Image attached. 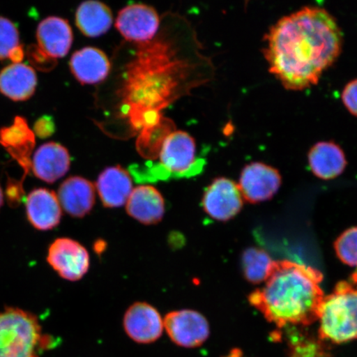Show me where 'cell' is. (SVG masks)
<instances>
[{
    "label": "cell",
    "instance_id": "23",
    "mask_svg": "<svg viewBox=\"0 0 357 357\" xmlns=\"http://www.w3.org/2000/svg\"><path fill=\"white\" fill-rule=\"evenodd\" d=\"M275 261L261 249L249 248L242 256V268L245 278L254 284L265 282L271 273Z\"/></svg>",
    "mask_w": 357,
    "mask_h": 357
},
{
    "label": "cell",
    "instance_id": "15",
    "mask_svg": "<svg viewBox=\"0 0 357 357\" xmlns=\"http://www.w3.org/2000/svg\"><path fill=\"white\" fill-rule=\"evenodd\" d=\"M307 162L314 175L325 181L342 175L347 166L344 151L333 141L317 142L307 154Z\"/></svg>",
    "mask_w": 357,
    "mask_h": 357
},
{
    "label": "cell",
    "instance_id": "10",
    "mask_svg": "<svg viewBox=\"0 0 357 357\" xmlns=\"http://www.w3.org/2000/svg\"><path fill=\"white\" fill-rule=\"evenodd\" d=\"M243 206V198L239 187L229 178H217L205 190L203 207L214 220H229L241 211Z\"/></svg>",
    "mask_w": 357,
    "mask_h": 357
},
{
    "label": "cell",
    "instance_id": "6",
    "mask_svg": "<svg viewBox=\"0 0 357 357\" xmlns=\"http://www.w3.org/2000/svg\"><path fill=\"white\" fill-rule=\"evenodd\" d=\"M160 166L176 177L198 174L203 164L196 162V144L190 134L177 131L168 134L160 149Z\"/></svg>",
    "mask_w": 357,
    "mask_h": 357
},
{
    "label": "cell",
    "instance_id": "4",
    "mask_svg": "<svg viewBox=\"0 0 357 357\" xmlns=\"http://www.w3.org/2000/svg\"><path fill=\"white\" fill-rule=\"evenodd\" d=\"M51 340L32 312L17 307L0 312V357H40Z\"/></svg>",
    "mask_w": 357,
    "mask_h": 357
},
{
    "label": "cell",
    "instance_id": "19",
    "mask_svg": "<svg viewBox=\"0 0 357 357\" xmlns=\"http://www.w3.org/2000/svg\"><path fill=\"white\" fill-rule=\"evenodd\" d=\"M96 188L105 207H121L133 190L132 178L121 167H108L98 178Z\"/></svg>",
    "mask_w": 357,
    "mask_h": 357
},
{
    "label": "cell",
    "instance_id": "26",
    "mask_svg": "<svg viewBox=\"0 0 357 357\" xmlns=\"http://www.w3.org/2000/svg\"><path fill=\"white\" fill-rule=\"evenodd\" d=\"M342 100L349 113L357 118V78L346 84L342 93Z\"/></svg>",
    "mask_w": 357,
    "mask_h": 357
},
{
    "label": "cell",
    "instance_id": "22",
    "mask_svg": "<svg viewBox=\"0 0 357 357\" xmlns=\"http://www.w3.org/2000/svg\"><path fill=\"white\" fill-rule=\"evenodd\" d=\"M78 29L87 37L96 38L108 32L113 24L110 8L96 0L80 4L75 15Z\"/></svg>",
    "mask_w": 357,
    "mask_h": 357
},
{
    "label": "cell",
    "instance_id": "12",
    "mask_svg": "<svg viewBox=\"0 0 357 357\" xmlns=\"http://www.w3.org/2000/svg\"><path fill=\"white\" fill-rule=\"evenodd\" d=\"M123 327L134 342L149 344L162 337L164 321L158 310L149 303H133L125 312Z\"/></svg>",
    "mask_w": 357,
    "mask_h": 357
},
{
    "label": "cell",
    "instance_id": "9",
    "mask_svg": "<svg viewBox=\"0 0 357 357\" xmlns=\"http://www.w3.org/2000/svg\"><path fill=\"white\" fill-rule=\"evenodd\" d=\"M281 183L282 177L278 169L263 162H252L243 168L238 185L245 201L257 204L273 197Z\"/></svg>",
    "mask_w": 357,
    "mask_h": 357
},
{
    "label": "cell",
    "instance_id": "8",
    "mask_svg": "<svg viewBox=\"0 0 357 357\" xmlns=\"http://www.w3.org/2000/svg\"><path fill=\"white\" fill-rule=\"evenodd\" d=\"M164 327L174 343L187 348L204 344L211 333L206 318L200 312L190 310L169 312L165 318Z\"/></svg>",
    "mask_w": 357,
    "mask_h": 357
},
{
    "label": "cell",
    "instance_id": "7",
    "mask_svg": "<svg viewBox=\"0 0 357 357\" xmlns=\"http://www.w3.org/2000/svg\"><path fill=\"white\" fill-rule=\"evenodd\" d=\"M47 260L53 270L67 280H79L89 271V255L86 248L68 238H57L52 243Z\"/></svg>",
    "mask_w": 357,
    "mask_h": 357
},
{
    "label": "cell",
    "instance_id": "5",
    "mask_svg": "<svg viewBox=\"0 0 357 357\" xmlns=\"http://www.w3.org/2000/svg\"><path fill=\"white\" fill-rule=\"evenodd\" d=\"M319 336L337 344L357 339V288L341 281L324 297L319 319Z\"/></svg>",
    "mask_w": 357,
    "mask_h": 357
},
{
    "label": "cell",
    "instance_id": "1",
    "mask_svg": "<svg viewBox=\"0 0 357 357\" xmlns=\"http://www.w3.org/2000/svg\"><path fill=\"white\" fill-rule=\"evenodd\" d=\"M263 50L271 74L289 91L319 83L341 55L342 32L327 10L305 6L281 17L265 35Z\"/></svg>",
    "mask_w": 357,
    "mask_h": 357
},
{
    "label": "cell",
    "instance_id": "27",
    "mask_svg": "<svg viewBox=\"0 0 357 357\" xmlns=\"http://www.w3.org/2000/svg\"><path fill=\"white\" fill-rule=\"evenodd\" d=\"M3 195L1 187H0V208L3 206Z\"/></svg>",
    "mask_w": 357,
    "mask_h": 357
},
{
    "label": "cell",
    "instance_id": "13",
    "mask_svg": "<svg viewBox=\"0 0 357 357\" xmlns=\"http://www.w3.org/2000/svg\"><path fill=\"white\" fill-rule=\"evenodd\" d=\"M29 221L35 229L48 231L55 229L61 220V206L54 192L47 189H36L26 200Z\"/></svg>",
    "mask_w": 357,
    "mask_h": 357
},
{
    "label": "cell",
    "instance_id": "18",
    "mask_svg": "<svg viewBox=\"0 0 357 357\" xmlns=\"http://www.w3.org/2000/svg\"><path fill=\"white\" fill-rule=\"evenodd\" d=\"M126 205L129 215L142 225H156L164 217V199L153 186L140 185L133 189Z\"/></svg>",
    "mask_w": 357,
    "mask_h": 357
},
{
    "label": "cell",
    "instance_id": "14",
    "mask_svg": "<svg viewBox=\"0 0 357 357\" xmlns=\"http://www.w3.org/2000/svg\"><path fill=\"white\" fill-rule=\"evenodd\" d=\"M56 195L61 208L74 218L87 215L96 203L95 185L87 178L79 176L67 178Z\"/></svg>",
    "mask_w": 357,
    "mask_h": 357
},
{
    "label": "cell",
    "instance_id": "17",
    "mask_svg": "<svg viewBox=\"0 0 357 357\" xmlns=\"http://www.w3.org/2000/svg\"><path fill=\"white\" fill-rule=\"evenodd\" d=\"M39 47L49 57H64L73 43V33L68 22L61 17H49L38 25Z\"/></svg>",
    "mask_w": 357,
    "mask_h": 357
},
{
    "label": "cell",
    "instance_id": "21",
    "mask_svg": "<svg viewBox=\"0 0 357 357\" xmlns=\"http://www.w3.org/2000/svg\"><path fill=\"white\" fill-rule=\"evenodd\" d=\"M38 79L32 67L13 63L0 73V92L15 101L29 99L37 87Z\"/></svg>",
    "mask_w": 357,
    "mask_h": 357
},
{
    "label": "cell",
    "instance_id": "24",
    "mask_svg": "<svg viewBox=\"0 0 357 357\" xmlns=\"http://www.w3.org/2000/svg\"><path fill=\"white\" fill-rule=\"evenodd\" d=\"M10 57L19 63L22 57L20 34L16 26L6 17H0V60Z\"/></svg>",
    "mask_w": 357,
    "mask_h": 357
},
{
    "label": "cell",
    "instance_id": "11",
    "mask_svg": "<svg viewBox=\"0 0 357 357\" xmlns=\"http://www.w3.org/2000/svg\"><path fill=\"white\" fill-rule=\"evenodd\" d=\"M115 25L128 41L146 43L158 33L160 19L153 8L135 3L125 7L119 13Z\"/></svg>",
    "mask_w": 357,
    "mask_h": 357
},
{
    "label": "cell",
    "instance_id": "20",
    "mask_svg": "<svg viewBox=\"0 0 357 357\" xmlns=\"http://www.w3.org/2000/svg\"><path fill=\"white\" fill-rule=\"evenodd\" d=\"M75 77L83 84H93L105 79L110 62L104 52L96 47H84L74 53L70 62Z\"/></svg>",
    "mask_w": 357,
    "mask_h": 357
},
{
    "label": "cell",
    "instance_id": "3",
    "mask_svg": "<svg viewBox=\"0 0 357 357\" xmlns=\"http://www.w3.org/2000/svg\"><path fill=\"white\" fill-rule=\"evenodd\" d=\"M324 276L314 268L298 263L275 261L265 285L250 294L248 300L270 323L310 325L319 319L324 301L320 287Z\"/></svg>",
    "mask_w": 357,
    "mask_h": 357
},
{
    "label": "cell",
    "instance_id": "25",
    "mask_svg": "<svg viewBox=\"0 0 357 357\" xmlns=\"http://www.w3.org/2000/svg\"><path fill=\"white\" fill-rule=\"evenodd\" d=\"M335 252L344 264L357 266V227H351L338 236Z\"/></svg>",
    "mask_w": 357,
    "mask_h": 357
},
{
    "label": "cell",
    "instance_id": "16",
    "mask_svg": "<svg viewBox=\"0 0 357 357\" xmlns=\"http://www.w3.org/2000/svg\"><path fill=\"white\" fill-rule=\"evenodd\" d=\"M70 158L68 151L56 142L40 146L33 159V172L40 180L53 183L68 172Z\"/></svg>",
    "mask_w": 357,
    "mask_h": 357
},
{
    "label": "cell",
    "instance_id": "28",
    "mask_svg": "<svg viewBox=\"0 0 357 357\" xmlns=\"http://www.w3.org/2000/svg\"><path fill=\"white\" fill-rule=\"evenodd\" d=\"M351 279H352V280H354V282L357 285V270L355 272V273H354V275H352Z\"/></svg>",
    "mask_w": 357,
    "mask_h": 357
},
{
    "label": "cell",
    "instance_id": "2",
    "mask_svg": "<svg viewBox=\"0 0 357 357\" xmlns=\"http://www.w3.org/2000/svg\"><path fill=\"white\" fill-rule=\"evenodd\" d=\"M127 73L122 114L132 128L150 130L160 123V112L184 92L189 66L176 57L168 43H142Z\"/></svg>",
    "mask_w": 357,
    "mask_h": 357
}]
</instances>
